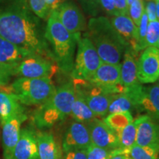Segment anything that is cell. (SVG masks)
Segmentation results:
<instances>
[{
  "mask_svg": "<svg viewBox=\"0 0 159 159\" xmlns=\"http://www.w3.org/2000/svg\"><path fill=\"white\" fill-rule=\"evenodd\" d=\"M13 159H39L36 134L33 130L27 128L21 130Z\"/></svg>",
  "mask_w": 159,
  "mask_h": 159,
  "instance_id": "17",
  "label": "cell"
},
{
  "mask_svg": "<svg viewBox=\"0 0 159 159\" xmlns=\"http://www.w3.org/2000/svg\"><path fill=\"white\" fill-rule=\"evenodd\" d=\"M145 12L148 16L149 21H154L158 20L156 16V4L154 0L148 2L145 7Z\"/></svg>",
  "mask_w": 159,
  "mask_h": 159,
  "instance_id": "36",
  "label": "cell"
},
{
  "mask_svg": "<svg viewBox=\"0 0 159 159\" xmlns=\"http://www.w3.org/2000/svg\"><path fill=\"white\" fill-rule=\"evenodd\" d=\"M129 149L118 148L115 150H109L99 148L91 144L85 150L87 159H109L116 155L129 152Z\"/></svg>",
  "mask_w": 159,
  "mask_h": 159,
  "instance_id": "25",
  "label": "cell"
},
{
  "mask_svg": "<svg viewBox=\"0 0 159 159\" xmlns=\"http://www.w3.org/2000/svg\"><path fill=\"white\" fill-rule=\"evenodd\" d=\"M159 40V20L149 21L148 31L145 38V47H156Z\"/></svg>",
  "mask_w": 159,
  "mask_h": 159,
  "instance_id": "31",
  "label": "cell"
},
{
  "mask_svg": "<svg viewBox=\"0 0 159 159\" xmlns=\"http://www.w3.org/2000/svg\"><path fill=\"white\" fill-rule=\"evenodd\" d=\"M135 1H136V0H128V7Z\"/></svg>",
  "mask_w": 159,
  "mask_h": 159,
  "instance_id": "42",
  "label": "cell"
},
{
  "mask_svg": "<svg viewBox=\"0 0 159 159\" xmlns=\"http://www.w3.org/2000/svg\"><path fill=\"white\" fill-rule=\"evenodd\" d=\"M54 11L59 21L71 34L77 36L86 29L84 16L74 2L66 1Z\"/></svg>",
  "mask_w": 159,
  "mask_h": 159,
  "instance_id": "11",
  "label": "cell"
},
{
  "mask_svg": "<svg viewBox=\"0 0 159 159\" xmlns=\"http://www.w3.org/2000/svg\"><path fill=\"white\" fill-rule=\"evenodd\" d=\"M156 4V16L157 19L159 20V0H154Z\"/></svg>",
  "mask_w": 159,
  "mask_h": 159,
  "instance_id": "41",
  "label": "cell"
},
{
  "mask_svg": "<svg viewBox=\"0 0 159 159\" xmlns=\"http://www.w3.org/2000/svg\"><path fill=\"white\" fill-rule=\"evenodd\" d=\"M136 63L137 77L140 83H152L159 78V49L156 47L145 49Z\"/></svg>",
  "mask_w": 159,
  "mask_h": 159,
  "instance_id": "12",
  "label": "cell"
},
{
  "mask_svg": "<svg viewBox=\"0 0 159 159\" xmlns=\"http://www.w3.org/2000/svg\"><path fill=\"white\" fill-rule=\"evenodd\" d=\"M130 159H159V148L135 144L129 149Z\"/></svg>",
  "mask_w": 159,
  "mask_h": 159,
  "instance_id": "28",
  "label": "cell"
},
{
  "mask_svg": "<svg viewBox=\"0 0 159 159\" xmlns=\"http://www.w3.org/2000/svg\"><path fill=\"white\" fill-rule=\"evenodd\" d=\"M145 11L143 0H136L128 7V16L135 25L139 27L142 14Z\"/></svg>",
  "mask_w": 159,
  "mask_h": 159,
  "instance_id": "32",
  "label": "cell"
},
{
  "mask_svg": "<svg viewBox=\"0 0 159 159\" xmlns=\"http://www.w3.org/2000/svg\"><path fill=\"white\" fill-rule=\"evenodd\" d=\"M110 21L117 33L128 44L129 43L133 52H134L138 39V27L133 20L128 15H118L111 18Z\"/></svg>",
  "mask_w": 159,
  "mask_h": 159,
  "instance_id": "18",
  "label": "cell"
},
{
  "mask_svg": "<svg viewBox=\"0 0 159 159\" xmlns=\"http://www.w3.org/2000/svg\"><path fill=\"white\" fill-rule=\"evenodd\" d=\"M75 92L80 95L95 116H104L108 114L109 105L114 94L89 80L72 79Z\"/></svg>",
  "mask_w": 159,
  "mask_h": 159,
  "instance_id": "7",
  "label": "cell"
},
{
  "mask_svg": "<svg viewBox=\"0 0 159 159\" xmlns=\"http://www.w3.org/2000/svg\"><path fill=\"white\" fill-rule=\"evenodd\" d=\"M149 24V20L147 16L146 12L143 13L142 19H141L140 24L138 27V39H137V43L136 48L134 52H138L142 50L146 49L145 47V38H146L147 31H148V27Z\"/></svg>",
  "mask_w": 159,
  "mask_h": 159,
  "instance_id": "29",
  "label": "cell"
},
{
  "mask_svg": "<svg viewBox=\"0 0 159 159\" xmlns=\"http://www.w3.org/2000/svg\"><path fill=\"white\" fill-rule=\"evenodd\" d=\"M125 94L130 97L134 108L159 122V84L143 86L139 83L126 88Z\"/></svg>",
  "mask_w": 159,
  "mask_h": 159,
  "instance_id": "8",
  "label": "cell"
},
{
  "mask_svg": "<svg viewBox=\"0 0 159 159\" xmlns=\"http://www.w3.org/2000/svg\"><path fill=\"white\" fill-rule=\"evenodd\" d=\"M31 11L40 19H48L50 12L47 7L46 0H27Z\"/></svg>",
  "mask_w": 159,
  "mask_h": 159,
  "instance_id": "30",
  "label": "cell"
},
{
  "mask_svg": "<svg viewBox=\"0 0 159 159\" xmlns=\"http://www.w3.org/2000/svg\"><path fill=\"white\" fill-rule=\"evenodd\" d=\"M16 65L0 63V86H7L11 77L14 75V69Z\"/></svg>",
  "mask_w": 159,
  "mask_h": 159,
  "instance_id": "33",
  "label": "cell"
},
{
  "mask_svg": "<svg viewBox=\"0 0 159 159\" xmlns=\"http://www.w3.org/2000/svg\"><path fill=\"white\" fill-rule=\"evenodd\" d=\"M54 61L38 55H31L21 60L16 66L14 75L26 78H51L58 70Z\"/></svg>",
  "mask_w": 159,
  "mask_h": 159,
  "instance_id": "9",
  "label": "cell"
},
{
  "mask_svg": "<svg viewBox=\"0 0 159 159\" xmlns=\"http://www.w3.org/2000/svg\"><path fill=\"white\" fill-rule=\"evenodd\" d=\"M150 1H151V0H150Z\"/></svg>",
  "mask_w": 159,
  "mask_h": 159,
  "instance_id": "45",
  "label": "cell"
},
{
  "mask_svg": "<svg viewBox=\"0 0 159 159\" xmlns=\"http://www.w3.org/2000/svg\"><path fill=\"white\" fill-rule=\"evenodd\" d=\"M25 113L17 114L11 117L6 122L2 123V141L3 156L5 159H13L14 150L20 134L21 124L27 120Z\"/></svg>",
  "mask_w": 159,
  "mask_h": 159,
  "instance_id": "13",
  "label": "cell"
},
{
  "mask_svg": "<svg viewBox=\"0 0 159 159\" xmlns=\"http://www.w3.org/2000/svg\"><path fill=\"white\" fill-rule=\"evenodd\" d=\"M70 115L76 120V122L84 124H88L96 118L95 114L86 104L84 99L76 92Z\"/></svg>",
  "mask_w": 159,
  "mask_h": 159,
  "instance_id": "23",
  "label": "cell"
},
{
  "mask_svg": "<svg viewBox=\"0 0 159 159\" xmlns=\"http://www.w3.org/2000/svg\"><path fill=\"white\" fill-rule=\"evenodd\" d=\"M103 122L118 135L127 125L134 122V119L130 111H127L109 114Z\"/></svg>",
  "mask_w": 159,
  "mask_h": 159,
  "instance_id": "24",
  "label": "cell"
},
{
  "mask_svg": "<svg viewBox=\"0 0 159 159\" xmlns=\"http://www.w3.org/2000/svg\"><path fill=\"white\" fill-rule=\"evenodd\" d=\"M136 124V144L140 147L159 148V124L148 115L135 120Z\"/></svg>",
  "mask_w": 159,
  "mask_h": 159,
  "instance_id": "16",
  "label": "cell"
},
{
  "mask_svg": "<svg viewBox=\"0 0 159 159\" xmlns=\"http://www.w3.org/2000/svg\"><path fill=\"white\" fill-rule=\"evenodd\" d=\"M44 34L45 28L27 0H0V36L55 63Z\"/></svg>",
  "mask_w": 159,
  "mask_h": 159,
  "instance_id": "1",
  "label": "cell"
},
{
  "mask_svg": "<svg viewBox=\"0 0 159 159\" xmlns=\"http://www.w3.org/2000/svg\"><path fill=\"white\" fill-rule=\"evenodd\" d=\"M156 47L157 49H159V40H158V42H157V43H156Z\"/></svg>",
  "mask_w": 159,
  "mask_h": 159,
  "instance_id": "43",
  "label": "cell"
},
{
  "mask_svg": "<svg viewBox=\"0 0 159 159\" xmlns=\"http://www.w3.org/2000/svg\"><path fill=\"white\" fill-rule=\"evenodd\" d=\"M99 7L111 16H118L119 13L115 7L114 0H99Z\"/></svg>",
  "mask_w": 159,
  "mask_h": 159,
  "instance_id": "35",
  "label": "cell"
},
{
  "mask_svg": "<svg viewBox=\"0 0 159 159\" xmlns=\"http://www.w3.org/2000/svg\"><path fill=\"white\" fill-rule=\"evenodd\" d=\"M25 113V109L16 97L11 93L0 91V119L2 123L16 115Z\"/></svg>",
  "mask_w": 159,
  "mask_h": 159,
  "instance_id": "21",
  "label": "cell"
},
{
  "mask_svg": "<svg viewBox=\"0 0 159 159\" xmlns=\"http://www.w3.org/2000/svg\"><path fill=\"white\" fill-rule=\"evenodd\" d=\"M75 98L72 82H69L56 89L47 102L40 105L33 116L34 124L40 129L49 128L63 121L71 114Z\"/></svg>",
  "mask_w": 159,
  "mask_h": 159,
  "instance_id": "4",
  "label": "cell"
},
{
  "mask_svg": "<svg viewBox=\"0 0 159 159\" xmlns=\"http://www.w3.org/2000/svg\"><path fill=\"white\" fill-rule=\"evenodd\" d=\"M56 91L51 78L18 77L11 86L8 93L14 94L21 105H40L47 102Z\"/></svg>",
  "mask_w": 159,
  "mask_h": 159,
  "instance_id": "5",
  "label": "cell"
},
{
  "mask_svg": "<svg viewBox=\"0 0 159 159\" xmlns=\"http://www.w3.org/2000/svg\"><path fill=\"white\" fill-rule=\"evenodd\" d=\"M92 144L90 133L86 124L78 122L69 125L63 139V150L64 153L69 151L86 150Z\"/></svg>",
  "mask_w": 159,
  "mask_h": 159,
  "instance_id": "15",
  "label": "cell"
},
{
  "mask_svg": "<svg viewBox=\"0 0 159 159\" xmlns=\"http://www.w3.org/2000/svg\"><path fill=\"white\" fill-rule=\"evenodd\" d=\"M65 159H87L86 150H77L65 153Z\"/></svg>",
  "mask_w": 159,
  "mask_h": 159,
  "instance_id": "38",
  "label": "cell"
},
{
  "mask_svg": "<svg viewBox=\"0 0 159 159\" xmlns=\"http://www.w3.org/2000/svg\"><path fill=\"white\" fill-rule=\"evenodd\" d=\"M66 1H68V0H46V3H47L49 11L51 13L52 12L55 11L61 4Z\"/></svg>",
  "mask_w": 159,
  "mask_h": 159,
  "instance_id": "39",
  "label": "cell"
},
{
  "mask_svg": "<svg viewBox=\"0 0 159 159\" xmlns=\"http://www.w3.org/2000/svg\"><path fill=\"white\" fill-rule=\"evenodd\" d=\"M121 64L102 63L91 79V82L100 86L111 94H123L126 88L120 83Z\"/></svg>",
  "mask_w": 159,
  "mask_h": 159,
  "instance_id": "10",
  "label": "cell"
},
{
  "mask_svg": "<svg viewBox=\"0 0 159 159\" xmlns=\"http://www.w3.org/2000/svg\"><path fill=\"white\" fill-rule=\"evenodd\" d=\"M84 37L94 45L102 63L119 64L128 48V43L105 16L91 18Z\"/></svg>",
  "mask_w": 159,
  "mask_h": 159,
  "instance_id": "2",
  "label": "cell"
},
{
  "mask_svg": "<svg viewBox=\"0 0 159 159\" xmlns=\"http://www.w3.org/2000/svg\"><path fill=\"white\" fill-rule=\"evenodd\" d=\"M31 55L34 54L0 36V63L16 65Z\"/></svg>",
  "mask_w": 159,
  "mask_h": 159,
  "instance_id": "20",
  "label": "cell"
},
{
  "mask_svg": "<svg viewBox=\"0 0 159 159\" xmlns=\"http://www.w3.org/2000/svg\"><path fill=\"white\" fill-rule=\"evenodd\" d=\"M86 125L93 144L109 150L120 148L118 135L103 121L95 118Z\"/></svg>",
  "mask_w": 159,
  "mask_h": 159,
  "instance_id": "14",
  "label": "cell"
},
{
  "mask_svg": "<svg viewBox=\"0 0 159 159\" xmlns=\"http://www.w3.org/2000/svg\"><path fill=\"white\" fill-rule=\"evenodd\" d=\"M114 2L119 15H128V0H114Z\"/></svg>",
  "mask_w": 159,
  "mask_h": 159,
  "instance_id": "37",
  "label": "cell"
},
{
  "mask_svg": "<svg viewBox=\"0 0 159 159\" xmlns=\"http://www.w3.org/2000/svg\"><path fill=\"white\" fill-rule=\"evenodd\" d=\"M77 43L78 47L71 77L72 79L91 80L102 62L94 45L88 39L82 38L80 35Z\"/></svg>",
  "mask_w": 159,
  "mask_h": 159,
  "instance_id": "6",
  "label": "cell"
},
{
  "mask_svg": "<svg viewBox=\"0 0 159 159\" xmlns=\"http://www.w3.org/2000/svg\"><path fill=\"white\" fill-rule=\"evenodd\" d=\"M39 159H61V152L53 135L49 133L36 134Z\"/></svg>",
  "mask_w": 159,
  "mask_h": 159,
  "instance_id": "22",
  "label": "cell"
},
{
  "mask_svg": "<svg viewBox=\"0 0 159 159\" xmlns=\"http://www.w3.org/2000/svg\"><path fill=\"white\" fill-rule=\"evenodd\" d=\"M0 123H1V119H0Z\"/></svg>",
  "mask_w": 159,
  "mask_h": 159,
  "instance_id": "44",
  "label": "cell"
},
{
  "mask_svg": "<svg viewBox=\"0 0 159 159\" xmlns=\"http://www.w3.org/2000/svg\"><path fill=\"white\" fill-rule=\"evenodd\" d=\"M132 108H134V105L128 95L125 93L117 94H114L112 100L109 105L108 113L109 114H116V113L127 112V111H130Z\"/></svg>",
  "mask_w": 159,
  "mask_h": 159,
  "instance_id": "26",
  "label": "cell"
},
{
  "mask_svg": "<svg viewBox=\"0 0 159 159\" xmlns=\"http://www.w3.org/2000/svg\"><path fill=\"white\" fill-rule=\"evenodd\" d=\"M120 83L125 88H130L140 83L137 77L136 61L133 51L130 52L128 48L125 51L121 64Z\"/></svg>",
  "mask_w": 159,
  "mask_h": 159,
  "instance_id": "19",
  "label": "cell"
},
{
  "mask_svg": "<svg viewBox=\"0 0 159 159\" xmlns=\"http://www.w3.org/2000/svg\"><path fill=\"white\" fill-rule=\"evenodd\" d=\"M83 11L89 15L96 16L99 12V0H78Z\"/></svg>",
  "mask_w": 159,
  "mask_h": 159,
  "instance_id": "34",
  "label": "cell"
},
{
  "mask_svg": "<svg viewBox=\"0 0 159 159\" xmlns=\"http://www.w3.org/2000/svg\"><path fill=\"white\" fill-rule=\"evenodd\" d=\"M119 148L129 149L136 144V124L134 121L127 125L118 134Z\"/></svg>",
  "mask_w": 159,
  "mask_h": 159,
  "instance_id": "27",
  "label": "cell"
},
{
  "mask_svg": "<svg viewBox=\"0 0 159 159\" xmlns=\"http://www.w3.org/2000/svg\"><path fill=\"white\" fill-rule=\"evenodd\" d=\"M109 159H130V156H129V152H124V153H121L116 155V156L111 157Z\"/></svg>",
  "mask_w": 159,
  "mask_h": 159,
  "instance_id": "40",
  "label": "cell"
},
{
  "mask_svg": "<svg viewBox=\"0 0 159 159\" xmlns=\"http://www.w3.org/2000/svg\"><path fill=\"white\" fill-rule=\"evenodd\" d=\"M80 35L71 34L57 19L55 11L50 13L45 27V39L58 69L63 73L69 74L72 71L77 39Z\"/></svg>",
  "mask_w": 159,
  "mask_h": 159,
  "instance_id": "3",
  "label": "cell"
}]
</instances>
